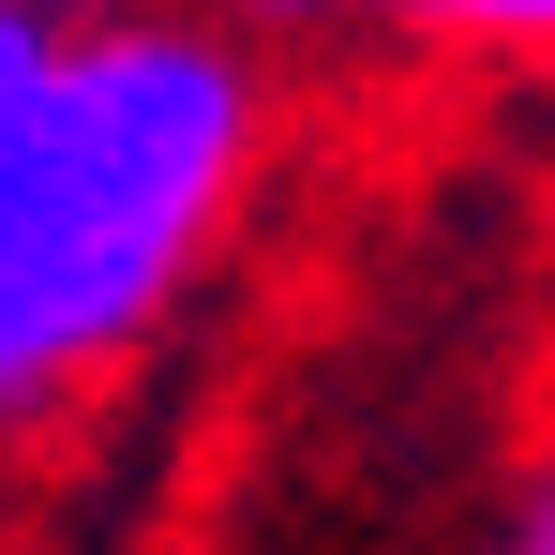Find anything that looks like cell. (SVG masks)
<instances>
[{
  "mask_svg": "<svg viewBox=\"0 0 555 555\" xmlns=\"http://www.w3.org/2000/svg\"><path fill=\"white\" fill-rule=\"evenodd\" d=\"M210 15H225L256 61H271V46H315V30H346V0H210Z\"/></svg>",
  "mask_w": 555,
  "mask_h": 555,
  "instance_id": "4",
  "label": "cell"
},
{
  "mask_svg": "<svg viewBox=\"0 0 555 555\" xmlns=\"http://www.w3.org/2000/svg\"><path fill=\"white\" fill-rule=\"evenodd\" d=\"M271 166V61L225 15L61 46L0 135V421L120 375L225 256Z\"/></svg>",
  "mask_w": 555,
  "mask_h": 555,
  "instance_id": "1",
  "label": "cell"
},
{
  "mask_svg": "<svg viewBox=\"0 0 555 555\" xmlns=\"http://www.w3.org/2000/svg\"><path fill=\"white\" fill-rule=\"evenodd\" d=\"M46 76H61V46H46V30H30V15L0 0V135L30 120V91H46Z\"/></svg>",
  "mask_w": 555,
  "mask_h": 555,
  "instance_id": "5",
  "label": "cell"
},
{
  "mask_svg": "<svg viewBox=\"0 0 555 555\" xmlns=\"http://www.w3.org/2000/svg\"><path fill=\"white\" fill-rule=\"evenodd\" d=\"M480 555H555V465L511 495V511H495V541H480Z\"/></svg>",
  "mask_w": 555,
  "mask_h": 555,
  "instance_id": "6",
  "label": "cell"
},
{
  "mask_svg": "<svg viewBox=\"0 0 555 555\" xmlns=\"http://www.w3.org/2000/svg\"><path fill=\"white\" fill-rule=\"evenodd\" d=\"M346 30H375V46H421V61L555 76V0H346Z\"/></svg>",
  "mask_w": 555,
  "mask_h": 555,
  "instance_id": "2",
  "label": "cell"
},
{
  "mask_svg": "<svg viewBox=\"0 0 555 555\" xmlns=\"http://www.w3.org/2000/svg\"><path fill=\"white\" fill-rule=\"evenodd\" d=\"M46 46H120V30H166V15H195V0H15Z\"/></svg>",
  "mask_w": 555,
  "mask_h": 555,
  "instance_id": "3",
  "label": "cell"
}]
</instances>
